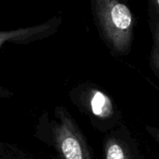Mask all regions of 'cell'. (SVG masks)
<instances>
[{
    "label": "cell",
    "mask_w": 159,
    "mask_h": 159,
    "mask_svg": "<svg viewBox=\"0 0 159 159\" xmlns=\"http://www.w3.org/2000/svg\"><path fill=\"white\" fill-rule=\"evenodd\" d=\"M148 25L152 41L149 56V65L152 72L159 82V21L148 19Z\"/></svg>",
    "instance_id": "8992f818"
},
{
    "label": "cell",
    "mask_w": 159,
    "mask_h": 159,
    "mask_svg": "<svg viewBox=\"0 0 159 159\" xmlns=\"http://www.w3.org/2000/svg\"><path fill=\"white\" fill-rule=\"evenodd\" d=\"M85 105L91 115L105 127L116 126L121 119V114L118 112L112 99L99 88L91 87L87 90Z\"/></svg>",
    "instance_id": "5b68a950"
},
{
    "label": "cell",
    "mask_w": 159,
    "mask_h": 159,
    "mask_svg": "<svg viewBox=\"0 0 159 159\" xmlns=\"http://www.w3.org/2000/svg\"><path fill=\"white\" fill-rule=\"evenodd\" d=\"M145 130L150 135V137L152 138L159 144V128L156 127V126H153V125H145Z\"/></svg>",
    "instance_id": "ba28073f"
},
{
    "label": "cell",
    "mask_w": 159,
    "mask_h": 159,
    "mask_svg": "<svg viewBox=\"0 0 159 159\" xmlns=\"http://www.w3.org/2000/svg\"><path fill=\"white\" fill-rule=\"evenodd\" d=\"M90 9L98 35L111 53L128 55L137 25L128 0H90Z\"/></svg>",
    "instance_id": "6da1fadb"
},
{
    "label": "cell",
    "mask_w": 159,
    "mask_h": 159,
    "mask_svg": "<svg viewBox=\"0 0 159 159\" xmlns=\"http://www.w3.org/2000/svg\"><path fill=\"white\" fill-rule=\"evenodd\" d=\"M11 95L12 94H11L7 89H5V88L0 86V97H10Z\"/></svg>",
    "instance_id": "9c48e42d"
},
{
    "label": "cell",
    "mask_w": 159,
    "mask_h": 159,
    "mask_svg": "<svg viewBox=\"0 0 159 159\" xmlns=\"http://www.w3.org/2000/svg\"><path fill=\"white\" fill-rule=\"evenodd\" d=\"M62 23V17L54 15L47 21L35 25L0 31V49L9 44L26 45L48 39L57 33Z\"/></svg>",
    "instance_id": "3957f363"
},
{
    "label": "cell",
    "mask_w": 159,
    "mask_h": 159,
    "mask_svg": "<svg viewBox=\"0 0 159 159\" xmlns=\"http://www.w3.org/2000/svg\"><path fill=\"white\" fill-rule=\"evenodd\" d=\"M147 3V16L149 20L159 21V0H145Z\"/></svg>",
    "instance_id": "52a82bcc"
},
{
    "label": "cell",
    "mask_w": 159,
    "mask_h": 159,
    "mask_svg": "<svg viewBox=\"0 0 159 159\" xmlns=\"http://www.w3.org/2000/svg\"><path fill=\"white\" fill-rule=\"evenodd\" d=\"M57 121L53 124L52 132L56 148L64 159H93L85 139L71 117L63 108L56 109Z\"/></svg>",
    "instance_id": "7a4b0ae2"
},
{
    "label": "cell",
    "mask_w": 159,
    "mask_h": 159,
    "mask_svg": "<svg viewBox=\"0 0 159 159\" xmlns=\"http://www.w3.org/2000/svg\"><path fill=\"white\" fill-rule=\"evenodd\" d=\"M105 159H142L139 147L124 125L111 132L104 141Z\"/></svg>",
    "instance_id": "277c9868"
}]
</instances>
